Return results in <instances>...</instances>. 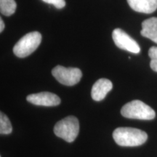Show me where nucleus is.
I'll return each instance as SVG.
<instances>
[{
	"mask_svg": "<svg viewBox=\"0 0 157 157\" xmlns=\"http://www.w3.org/2000/svg\"><path fill=\"white\" fill-rule=\"evenodd\" d=\"M113 137L120 146L134 147L143 145L148 139L144 131L132 127H118L113 131Z\"/></svg>",
	"mask_w": 157,
	"mask_h": 157,
	"instance_id": "obj_1",
	"label": "nucleus"
},
{
	"mask_svg": "<svg viewBox=\"0 0 157 157\" xmlns=\"http://www.w3.org/2000/svg\"><path fill=\"white\" fill-rule=\"evenodd\" d=\"M121 113L128 119L140 120H151L156 117V113L152 108L138 100L125 104L121 110Z\"/></svg>",
	"mask_w": 157,
	"mask_h": 157,
	"instance_id": "obj_2",
	"label": "nucleus"
},
{
	"mask_svg": "<svg viewBox=\"0 0 157 157\" xmlns=\"http://www.w3.org/2000/svg\"><path fill=\"white\" fill-rule=\"evenodd\" d=\"M79 132L78 120L74 116H69L59 121L54 127V133L56 136L63 139L66 142L75 140Z\"/></svg>",
	"mask_w": 157,
	"mask_h": 157,
	"instance_id": "obj_3",
	"label": "nucleus"
},
{
	"mask_svg": "<svg viewBox=\"0 0 157 157\" xmlns=\"http://www.w3.org/2000/svg\"><path fill=\"white\" fill-rule=\"evenodd\" d=\"M42 42V34L38 31H33L23 36L15 44L13 52L18 58L30 56L38 48Z\"/></svg>",
	"mask_w": 157,
	"mask_h": 157,
	"instance_id": "obj_4",
	"label": "nucleus"
},
{
	"mask_svg": "<svg viewBox=\"0 0 157 157\" xmlns=\"http://www.w3.org/2000/svg\"><path fill=\"white\" fill-rule=\"evenodd\" d=\"M52 74L60 84L73 86L78 83L82 76L81 70L77 68H66L57 66L52 70Z\"/></svg>",
	"mask_w": 157,
	"mask_h": 157,
	"instance_id": "obj_5",
	"label": "nucleus"
},
{
	"mask_svg": "<svg viewBox=\"0 0 157 157\" xmlns=\"http://www.w3.org/2000/svg\"><path fill=\"white\" fill-rule=\"evenodd\" d=\"M112 38L117 47L121 50L128 51L135 54L140 52V48L136 41L129 36L122 29H114L112 33Z\"/></svg>",
	"mask_w": 157,
	"mask_h": 157,
	"instance_id": "obj_6",
	"label": "nucleus"
},
{
	"mask_svg": "<svg viewBox=\"0 0 157 157\" xmlns=\"http://www.w3.org/2000/svg\"><path fill=\"white\" fill-rule=\"evenodd\" d=\"M26 100L34 105L42 106H56L61 102L58 95L49 92L31 94L27 96Z\"/></svg>",
	"mask_w": 157,
	"mask_h": 157,
	"instance_id": "obj_7",
	"label": "nucleus"
},
{
	"mask_svg": "<svg viewBox=\"0 0 157 157\" xmlns=\"http://www.w3.org/2000/svg\"><path fill=\"white\" fill-rule=\"evenodd\" d=\"M113 84L107 78H100L93 84L91 96L95 101H101L112 90Z\"/></svg>",
	"mask_w": 157,
	"mask_h": 157,
	"instance_id": "obj_8",
	"label": "nucleus"
},
{
	"mask_svg": "<svg viewBox=\"0 0 157 157\" xmlns=\"http://www.w3.org/2000/svg\"><path fill=\"white\" fill-rule=\"evenodd\" d=\"M133 10L149 14L157 9V0H127Z\"/></svg>",
	"mask_w": 157,
	"mask_h": 157,
	"instance_id": "obj_9",
	"label": "nucleus"
},
{
	"mask_svg": "<svg viewBox=\"0 0 157 157\" xmlns=\"http://www.w3.org/2000/svg\"><path fill=\"white\" fill-rule=\"evenodd\" d=\"M140 34L157 44V17H153L143 21Z\"/></svg>",
	"mask_w": 157,
	"mask_h": 157,
	"instance_id": "obj_10",
	"label": "nucleus"
},
{
	"mask_svg": "<svg viewBox=\"0 0 157 157\" xmlns=\"http://www.w3.org/2000/svg\"><path fill=\"white\" fill-rule=\"evenodd\" d=\"M16 10L15 0H0V11L5 16H10L14 14Z\"/></svg>",
	"mask_w": 157,
	"mask_h": 157,
	"instance_id": "obj_11",
	"label": "nucleus"
},
{
	"mask_svg": "<svg viewBox=\"0 0 157 157\" xmlns=\"http://www.w3.org/2000/svg\"><path fill=\"white\" fill-rule=\"evenodd\" d=\"M13 131V127L10 121L5 113H0V133L2 135L10 134Z\"/></svg>",
	"mask_w": 157,
	"mask_h": 157,
	"instance_id": "obj_12",
	"label": "nucleus"
},
{
	"mask_svg": "<svg viewBox=\"0 0 157 157\" xmlns=\"http://www.w3.org/2000/svg\"><path fill=\"white\" fill-rule=\"evenodd\" d=\"M148 56L151 58V68L154 71L157 72V47H151L149 49Z\"/></svg>",
	"mask_w": 157,
	"mask_h": 157,
	"instance_id": "obj_13",
	"label": "nucleus"
},
{
	"mask_svg": "<svg viewBox=\"0 0 157 157\" xmlns=\"http://www.w3.org/2000/svg\"><path fill=\"white\" fill-rule=\"evenodd\" d=\"M42 1L48 4H50V5H52L58 9L63 8L65 5H66L65 0H42Z\"/></svg>",
	"mask_w": 157,
	"mask_h": 157,
	"instance_id": "obj_14",
	"label": "nucleus"
},
{
	"mask_svg": "<svg viewBox=\"0 0 157 157\" xmlns=\"http://www.w3.org/2000/svg\"><path fill=\"white\" fill-rule=\"evenodd\" d=\"M4 29H5V23L2 19H0V32H2Z\"/></svg>",
	"mask_w": 157,
	"mask_h": 157,
	"instance_id": "obj_15",
	"label": "nucleus"
}]
</instances>
